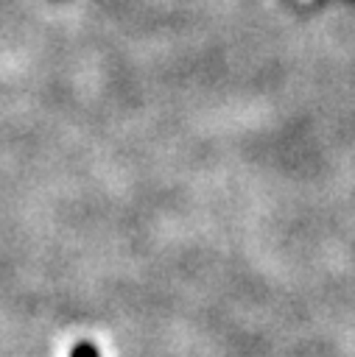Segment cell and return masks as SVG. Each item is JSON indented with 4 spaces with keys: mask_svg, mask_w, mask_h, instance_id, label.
Returning a JSON list of instances; mask_svg holds the SVG:
<instances>
[{
    "mask_svg": "<svg viewBox=\"0 0 355 357\" xmlns=\"http://www.w3.org/2000/svg\"><path fill=\"white\" fill-rule=\"evenodd\" d=\"M70 357H101V354H98V349L92 343H78V346H73Z\"/></svg>",
    "mask_w": 355,
    "mask_h": 357,
    "instance_id": "obj_1",
    "label": "cell"
}]
</instances>
